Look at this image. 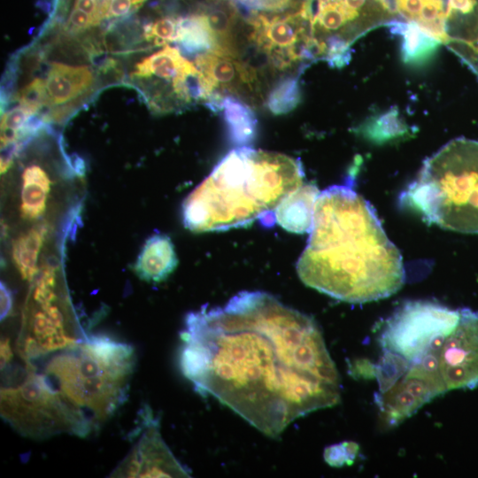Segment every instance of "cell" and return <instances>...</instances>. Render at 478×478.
Segmentation results:
<instances>
[{
	"instance_id": "9c48e42d",
	"label": "cell",
	"mask_w": 478,
	"mask_h": 478,
	"mask_svg": "<svg viewBox=\"0 0 478 478\" xmlns=\"http://www.w3.org/2000/svg\"><path fill=\"white\" fill-rule=\"evenodd\" d=\"M437 351L411 364L408 370L387 390L375 393L382 420L397 426L425 404L447 391L438 367Z\"/></svg>"
},
{
	"instance_id": "7c38bea8",
	"label": "cell",
	"mask_w": 478,
	"mask_h": 478,
	"mask_svg": "<svg viewBox=\"0 0 478 478\" xmlns=\"http://www.w3.org/2000/svg\"><path fill=\"white\" fill-rule=\"evenodd\" d=\"M195 66L208 81L215 96L231 95L253 104L263 100L258 72L242 58L205 52L196 56Z\"/></svg>"
},
{
	"instance_id": "f546056e",
	"label": "cell",
	"mask_w": 478,
	"mask_h": 478,
	"mask_svg": "<svg viewBox=\"0 0 478 478\" xmlns=\"http://www.w3.org/2000/svg\"><path fill=\"white\" fill-rule=\"evenodd\" d=\"M134 9L132 0H111L106 18H122Z\"/></svg>"
},
{
	"instance_id": "f1b7e54d",
	"label": "cell",
	"mask_w": 478,
	"mask_h": 478,
	"mask_svg": "<svg viewBox=\"0 0 478 478\" xmlns=\"http://www.w3.org/2000/svg\"><path fill=\"white\" fill-rule=\"evenodd\" d=\"M66 25L67 29L71 32H81L96 26L88 13L76 8H73L70 12Z\"/></svg>"
},
{
	"instance_id": "9a60e30c",
	"label": "cell",
	"mask_w": 478,
	"mask_h": 478,
	"mask_svg": "<svg viewBox=\"0 0 478 478\" xmlns=\"http://www.w3.org/2000/svg\"><path fill=\"white\" fill-rule=\"evenodd\" d=\"M319 193L315 184H303L278 205L274 212L275 220L289 232L309 233Z\"/></svg>"
},
{
	"instance_id": "83f0119b",
	"label": "cell",
	"mask_w": 478,
	"mask_h": 478,
	"mask_svg": "<svg viewBox=\"0 0 478 478\" xmlns=\"http://www.w3.org/2000/svg\"><path fill=\"white\" fill-rule=\"evenodd\" d=\"M110 2L111 0H74L73 8L88 13L96 26L106 18Z\"/></svg>"
},
{
	"instance_id": "d6986e66",
	"label": "cell",
	"mask_w": 478,
	"mask_h": 478,
	"mask_svg": "<svg viewBox=\"0 0 478 478\" xmlns=\"http://www.w3.org/2000/svg\"><path fill=\"white\" fill-rule=\"evenodd\" d=\"M187 62L177 48L166 45L140 61L134 74L140 78L155 77L173 89V81Z\"/></svg>"
},
{
	"instance_id": "4dcf8cb0",
	"label": "cell",
	"mask_w": 478,
	"mask_h": 478,
	"mask_svg": "<svg viewBox=\"0 0 478 478\" xmlns=\"http://www.w3.org/2000/svg\"><path fill=\"white\" fill-rule=\"evenodd\" d=\"M12 308V296L8 288L1 283V320L4 319Z\"/></svg>"
},
{
	"instance_id": "8992f818",
	"label": "cell",
	"mask_w": 478,
	"mask_h": 478,
	"mask_svg": "<svg viewBox=\"0 0 478 478\" xmlns=\"http://www.w3.org/2000/svg\"><path fill=\"white\" fill-rule=\"evenodd\" d=\"M0 410L7 423L32 439L62 433L84 437L96 428L89 417L71 404L43 373L27 366L22 382L2 388Z\"/></svg>"
},
{
	"instance_id": "7402d4cb",
	"label": "cell",
	"mask_w": 478,
	"mask_h": 478,
	"mask_svg": "<svg viewBox=\"0 0 478 478\" xmlns=\"http://www.w3.org/2000/svg\"><path fill=\"white\" fill-rule=\"evenodd\" d=\"M300 76L299 74H286L274 82L266 98V105L269 112L274 115H281L297 108L302 98Z\"/></svg>"
},
{
	"instance_id": "ac0fdd59",
	"label": "cell",
	"mask_w": 478,
	"mask_h": 478,
	"mask_svg": "<svg viewBox=\"0 0 478 478\" xmlns=\"http://www.w3.org/2000/svg\"><path fill=\"white\" fill-rule=\"evenodd\" d=\"M174 42L186 53L197 56L218 50L215 36L205 14L202 11L178 18L177 35Z\"/></svg>"
},
{
	"instance_id": "e0dca14e",
	"label": "cell",
	"mask_w": 478,
	"mask_h": 478,
	"mask_svg": "<svg viewBox=\"0 0 478 478\" xmlns=\"http://www.w3.org/2000/svg\"><path fill=\"white\" fill-rule=\"evenodd\" d=\"M219 112L223 113L229 139L234 144L246 146L254 140L258 120L248 103L227 95L223 96Z\"/></svg>"
},
{
	"instance_id": "2e32d148",
	"label": "cell",
	"mask_w": 478,
	"mask_h": 478,
	"mask_svg": "<svg viewBox=\"0 0 478 478\" xmlns=\"http://www.w3.org/2000/svg\"><path fill=\"white\" fill-rule=\"evenodd\" d=\"M385 26L402 39L403 61L412 66H422L436 52L440 42L414 22L392 19Z\"/></svg>"
},
{
	"instance_id": "52a82bcc",
	"label": "cell",
	"mask_w": 478,
	"mask_h": 478,
	"mask_svg": "<svg viewBox=\"0 0 478 478\" xmlns=\"http://www.w3.org/2000/svg\"><path fill=\"white\" fill-rule=\"evenodd\" d=\"M310 12L318 59L338 68L350 61L357 39L394 19L378 0H311Z\"/></svg>"
},
{
	"instance_id": "5b68a950",
	"label": "cell",
	"mask_w": 478,
	"mask_h": 478,
	"mask_svg": "<svg viewBox=\"0 0 478 478\" xmlns=\"http://www.w3.org/2000/svg\"><path fill=\"white\" fill-rule=\"evenodd\" d=\"M429 224L478 234V141H451L426 159L401 197Z\"/></svg>"
},
{
	"instance_id": "5bb4252c",
	"label": "cell",
	"mask_w": 478,
	"mask_h": 478,
	"mask_svg": "<svg viewBox=\"0 0 478 478\" xmlns=\"http://www.w3.org/2000/svg\"><path fill=\"white\" fill-rule=\"evenodd\" d=\"M177 263L171 239L166 235L158 233L146 240L134 269L142 280L160 282L174 270Z\"/></svg>"
},
{
	"instance_id": "1f68e13d",
	"label": "cell",
	"mask_w": 478,
	"mask_h": 478,
	"mask_svg": "<svg viewBox=\"0 0 478 478\" xmlns=\"http://www.w3.org/2000/svg\"><path fill=\"white\" fill-rule=\"evenodd\" d=\"M10 341L6 338L1 341V368L3 369L12 358Z\"/></svg>"
},
{
	"instance_id": "30bf717a",
	"label": "cell",
	"mask_w": 478,
	"mask_h": 478,
	"mask_svg": "<svg viewBox=\"0 0 478 478\" xmlns=\"http://www.w3.org/2000/svg\"><path fill=\"white\" fill-rule=\"evenodd\" d=\"M140 436L111 477H190L160 434L159 419L147 405L140 412Z\"/></svg>"
},
{
	"instance_id": "44dd1931",
	"label": "cell",
	"mask_w": 478,
	"mask_h": 478,
	"mask_svg": "<svg viewBox=\"0 0 478 478\" xmlns=\"http://www.w3.org/2000/svg\"><path fill=\"white\" fill-rule=\"evenodd\" d=\"M45 230L35 227L15 240L12 245L14 263L24 279L32 280L38 272L37 258L44 240Z\"/></svg>"
},
{
	"instance_id": "7a4b0ae2",
	"label": "cell",
	"mask_w": 478,
	"mask_h": 478,
	"mask_svg": "<svg viewBox=\"0 0 478 478\" xmlns=\"http://www.w3.org/2000/svg\"><path fill=\"white\" fill-rule=\"evenodd\" d=\"M296 268L306 286L352 304L389 297L405 278L402 256L374 207L346 184L320 191Z\"/></svg>"
},
{
	"instance_id": "484cf974",
	"label": "cell",
	"mask_w": 478,
	"mask_h": 478,
	"mask_svg": "<svg viewBox=\"0 0 478 478\" xmlns=\"http://www.w3.org/2000/svg\"><path fill=\"white\" fill-rule=\"evenodd\" d=\"M178 18L163 17L145 27V38L155 45L166 46L174 42L177 35Z\"/></svg>"
},
{
	"instance_id": "cb8c5ba5",
	"label": "cell",
	"mask_w": 478,
	"mask_h": 478,
	"mask_svg": "<svg viewBox=\"0 0 478 478\" xmlns=\"http://www.w3.org/2000/svg\"><path fill=\"white\" fill-rule=\"evenodd\" d=\"M34 113L25 106L19 105L5 112L1 120V143L2 148L11 146L25 129Z\"/></svg>"
},
{
	"instance_id": "d6a6232c",
	"label": "cell",
	"mask_w": 478,
	"mask_h": 478,
	"mask_svg": "<svg viewBox=\"0 0 478 478\" xmlns=\"http://www.w3.org/2000/svg\"><path fill=\"white\" fill-rule=\"evenodd\" d=\"M205 1L207 2V4H211L216 3L217 1H220V0H205Z\"/></svg>"
},
{
	"instance_id": "ba28073f",
	"label": "cell",
	"mask_w": 478,
	"mask_h": 478,
	"mask_svg": "<svg viewBox=\"0 0 478 478\" xmlns=\"http://www.w3.org/2000/svg\"><path fill=\"white\" fill-rule=\"evenodd\" d=\"M459 317L460 309L428 300L406 301L386 320L378 341L382 351L396 354L410 364L417 363L439 350Z\"/></svg>"
},
{
	"instance_id": "8fae6325",
	"label": "cell",
	"mask_w": 478,
	"mask_h": 478,
	"mask_svg": "<svg viewBox=\"0 0 478 478\" xmlns=\"http://www.w3.org/2000/svg\"><path fill=\"white\" fill-rule=\"evenodd\" d=\"M447 390L478 387V312L460 309L459 320L437 352Z\"/></svg>"
},
{
	"instance_id": "603a6c76",
	"label": "cell",
	"mask_w": 478,
	"mask_h": 478,
	"mask_svg": "<svg viewBox=\"0 0 478 478\" xmlns=\"http://www.w3.org/2000/svg\"><path fill=\"white\" fill-rule=\"evenodd\" d=\"M359 132L373 140L383 141L404 135L408 133V127L394 106L366 119Z\"/></svg>"
},
{
	"instance_id": "6da1fadb",
	"label": "cell",
	"mask_w": 478,
	"mask_h": 478,
	"mask_svg": "<svg viewBox=\"0 0 478 478\" xmlns=\"http://www.w3.org/2000/svg\"><path fill=\"white\" fill-rule=\"evenodd\" d=\"M182 374L271 438L340 402L341 381L315 320L260 290L189 312L181 331Z\"/></svg>"
},
{
	"instance_id": "3957f363",
	"label": "cell",
	"mask_w": 478,
	"mask_h": 478,
	"mask_svg": "<svg viewBox=\"0 0 478 478\" xmlns=\"http://www.w3.org/2000/svg\"><path fill=\"white\" fill-rule=\"evenodd\" d=\"M302 163L285 154L240 146L231 150L182 204L184 226L194 232L246 227L270 217L304 184Z\"/></svg>"
},
{
	"instance_id": "4fadbf2b",
	"label": "cell",
	"mask_w": 478,
	"mask_h": 478,
	"mask_svg": "<svg viewBox=\"0 0 478 478\" xmlns=\"http://www.w3.org/2000/svg\"><path fill=\"white\" fill-rule=\"evenodd\" d=\"M93 83L94 75L89 66L54 62L45 80L49 105L70 102L87 92Z\"/></svg>"
},
{
	"instance_id": "d4e9b609",
	"label": "cell",
	"mask_w": 478,
	"mask_h": 478,
	"mask_svg": "<svg viewBox=\"0 0 478 478\" xmlns=\"http://www.w3.org/2000/svg\"><path fill=\"white\" fill-rule=\"evenodd\" d=\"M17 99L20 105L36 113L49 105L45 81L35 78L18 92Z\"/></svg>"
},
{
	"instance_id": "ffe728a7",
	"label": "cell",
	"mask_w": 478,
	"mask_h": 478,
	"mask_svg": "<svg viewBox=\"0 0 478 478\" xmlns=\"http://www.w3.org/2000/svg\"><path fill=\"white\" fill-rule=\"evenodd\" d=\"M50 181L43 169L38 166L27 167L22 175L20 211L30 220L39 218L44 212Z\"/></svg>"
},
{
	"instance_id": "4316f807",
	"label": "cell",
	"mask_w": 478,
	"mask_h": 478,
	"mask_svg": "<svg viewBox=\"0 0 478 478\" xmlns=\"http://www.w3.org/2000/svg\"><path fill=\"white\" fill-rule=\"evenodd\" d=\"M358 451V445L353 442H343L325 449L324 459L332 466L351 465Z\"/></svg>"
},
{
	"instance_id": "277c9868",
	"label": "cell",
	"mask_w": 478,
	"mask_h": 478,
	"mask_svg": "<svg viewBox=\"0 0 478 478\" xmlns=\"http://www.w3.org/2000/svg\"><path fill=\"white\" fill-rule=\"evenodd\" d=\"M135 360L130 344L89 335L50 355L42 373L96 427L126 401Z\"/></svg>"
}]
</instances>
